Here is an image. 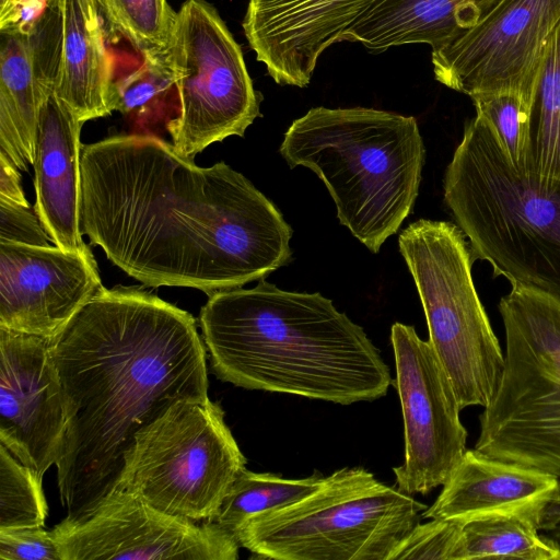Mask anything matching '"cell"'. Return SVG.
Masks as SVG:
<instances>
[{
    "label": "cell",
    "mask_w": 560,
    "mask_h": 560,
    "mask_svg": "<svg viewBox=\"0 0 560 560\" xmlns=\"http://www.w3.org/2000/svg\"><path fill=\"white\" fill-rule=\"evenodd\" d=\"M555 530H556L555 536H556L558 539H560V526H559L557 529H555Z\"/></svg>",
    "instance_id": "obj_34"
},
{
    "label": "cell",
    "mask_w": 560,
    "mask_h": 560,
    "mask_svg": "<svg viewBox=\"0 0 560 560\" xmlns=\"http://www.w3.org/2000/svg\"><path fill=\"white\" fill-rule=\"evenodd\" d=\"M58 8L61 33L56 94L83 122L107 116L115 110L116 80L98 2L59 0Z\"/></svg>",
    "instance_id": "obj_19"
},
{
    "label": "cell",
    "mask_w": 560,
    "mask_h": 560,
    "mask_svg": "<svg viewBox=\"0 0 560 560\" xmlns=\"http://www.w3.org/2000/svg\"><path fill=\"white\" fill-rule=\"evenodd\" d=\"M398 244L422 303L428 341L460 408L486 407L504 353L474 285L467 237L457 224L420 219L400 233Z\"/></svg>",
    "instance_id": "obj_8"
},
{
    "label": "cell",
    "mask_w": 560,
    "mask_h": 560,
    "mask_svg": "<svg viewBox=\"0 0 560 560\" xmlns=\"http://www.w3.org/2000/svg\"><path fill=\"white\" fill-rule=\"evenodd\" d=\"M509 515L533 522L540 530L560 526V478L537 469L466 450L424 518L466 522Z\"/></svg>",
    "instance_id": "obj_17"
},
{
    "label": "cell",
    "mask_w": 560,
    "mask_h": 560,
    "mask_svg": "<svg viewBox=\"0 0 560 560\" xmlns=\"http://www.w3.org/2000/svg\"><path fill=\"white\" fill-rule=\"evenodd\" d=\"M50 342L0 327V444L42 478L58 463L66 434Z\"/></svg>",
    "instance_id": "obj_14"
},
{
    "label": "cell",
    "mask_w": 560,
    "mask_h": 560,
    "mask_svg": "<svg viewBox=\"0 0 560 560\" xmlns=\"http://www.w3.org/2000/svg\"><path fill=\"white\" fill-rule=\"evenodd\" d=\"M462 522L430 518L416 525L397 545L388 560L441 559L454 560L460 535Z\"/></svg>",
    "instance_id": "obj_29"
},
{
    "label": "cell",
    "mask_w": 560,
    "mask_h": 560,
    "mask_svg": "<svg viewBox=\"0 0 560 560\" xmlns=\"http://www.w3.org/2000/svg\"><path fill=\"white\" fill-rule=\"evenodd\" d=\"M51 534L61 560H236L241 547L217 523L165 513L122 489Z\"/></svg>",
    "instance_id": "obj_12"
},
{
    "label": "cell",
    "mask_w": 560,
    "mask_h": 560,
    "mask_svg": "<svg viewBox=\"0 0 560 560\" xmlns=\"http://www.w3.org/2000/svg\"><path fill=\"white\" fill-rule=\"evenodd\" d=\"M102 287L91 249L0 242V327L52 338Z\"/></svg>",
    "instance_id": "obj_15"
},
{
    "label": "cell",
    "mask_w": 560,
    "mask_h": 560,
    "mask_svg": "<svg viewBox=\"0 0 560 560\" xmlns=\"http://www.w3.org/2000/svg\"><path fill=\"white\" fill-rule=\"evenodd\" d=\"M50 241L35 210L0 198V242L49 246Z\"/></svg>",
    "instance_id": "obj_31"
},
{
    "label": "cell",
    "mask_w": 560,
    "mask_h": 560,
    "mask_svg": "<svg viewBox=\"0 0 560 560\" xmlns=\"http://www.w3.org/2000/svg\"><path fill=\"white\" fill-rule=\"evenodd\" d=\"M325 479L317 470L305 478L290 479L245 468L229 490L213 523L235 536L252 516L302 500L318 489Z\"/></svg>",
    "instance_id": "obj_24"
},
{
    "label": "cell",
    "mask_w": 560,
    "mask_h": 560,
    "mask_svg": "<svg viewBox=\"0 0 560 560\" xmlns=\"http://www.w3.org/2000/svg\"><path fill=\"white\" fill-rule=\"evenodd\" d=\"M58 59L50 42L0 33V151L21 171L33 164L38 115Z\"/></svg>",
    "instance_id": "obj_20"
},
{
    "label": "cell",
    "mask_w": 560,
    "mask_h": 560,
    "mask_svg": "<svg viewBox=\"0 0 560 560\" xmlns=\"http://www.w3.org/2000/svg\"><path fill=\"white\" fill-rule=\"evenodd\" d=\"M425 509L365 468L345 467L302 500L252 516L235 538L257 559L388 560Z\"/></svg>",
    "instance_id": "obj_6"
},
{
    "label": "cell",
    "mask_w": 560,
    "mask_h": 560,
    "mask_svg": "<svg viewBox=\"0 0 560 560\" xmlns=\"http://www.w3.org/2000/svg\"><path fill=\"white\" fill-rule=\"evenodd\" d=\"M378 1L249 0L242 25L276 83L305 88L322 54Z\"/></svg>",
    "instance_id": "obj_16"
},
{
    "label": "cell",
    "mask_w": 560,
    "mask_h": 560,
    "mask_svg": "<svg viewBox=\"0 0 560 560\" xmlns=\"http://www.w3.org/2000/svg\"><path fill=\"white\" fill-rule=\"evenodd\" d=\"M0 198L31 207L22 189L19 168L2 151H0Z\"/></svg>",
    "instance_id": "obj_33"
},
{
    "label": "cell",
    "mask_w": 560,
    "mask_h": 560,
    "mask_svg": "<svg viewBox=\"0 0 560 560\" xmlns=\"http://www.w3.org/2000/svg\"><path fill=\"white\" fill-rule=\"evenodd\" d=\"M50 349L66 416L57 481L74 520L116 488L139 431L178 401L209 398L207 349L192 315L131 287H102Z\"/></svg>",
    "instance_id": "obj_2"
},
{
    "label": "cell",
    "mask_w": 560,
    "mask_h": 560,
    "mask_svg": "<svg viewBox=\"0 0 560 560\" xmlns=\"http://www.w3.org/2000/svg\"><path fill=\"white\" fill-rule=\"evenodd\" d=\"M0 560H61L51 530L44 527L0 529Z\"/></svg>",
    "instance_id": "obj_30"
},
{
    "label": "cell",
    "mask_w": 560,
    "mask_h": 560,
    "mask_svg": "<svg viewBox=\"0 0 560 560\" xmlns=\"http://www.w3.org/2000/svg\"><path fill=\"white\" fill-rule=\"evenodd\" d=\"M499 312L504 365L475 450L560 478V303L512 285Z\"/></svg>",
    "instance_id": "obj_7"
},
{
    "label": "cell",
    "mask_w": 560,
    "mask_h": 560,
    "mask_svg": "<svg viewBox=\"0 0 560 560\" xmlns=\"http://www.w3.org/2000/svg\"><path fill=\"white\" fill-rule=\"evenodd\" d=\"M199 322L213 372L237 387L351 405L394 383L363 328L320 293L261 280L212 293Z\"/></svg>",
    "instance_id": "obj_3"
},
{
    "label": "cell",
    "mask_w": 560,
    "mask_h": 560,
    "mask_svg": "<svg viewBox=\"0 0 560 560\" xmlns=\"http://www.w3.org/2000/svg\"><path fill=\"white\" fill-rule=\"evenodd\" d=\"M165 59L179 103L166 129L182 155L194 159L214 142L243 137L260 116L261 95L242 48L206 0L180 5Z\"/></svg>",
    "instance_id": "obj_10"
},
{
    "label": "cell",
    "mask_w": 560,
    "mask_h": 560,
    "mask_svg": "<svg viewBox=\"0 0 560 560\" xmlns=\"http://www.w3.org/2000/svg\"><path fill=\"white\" fill-rule=\"evenodd\" d=\"M58 1L59 0H49L50 4L54 7H58Z\"/></svg>",
    "instance_id": "obj_35"
},
{
    "label": "cell",
    "mask_w": 560,
    "mask_h": 560,
    "mask_svg": "<svg viewBox=\"0 0 560 560\" xmlns=\"http://www.w3.org/2000/svg\"><path fill=\"white\" fill-rule=\"evenodd\" d=\"M110 28L125 36L142 56L164 54L176 14L167 0H97Z\"/></svg>",
    "instance_id": "obj_25"
},
{
    "label": "cell",
    "mask_w": 560,
    "mask_h": 560,
    "mask_svg": "<svg viewBox=\"0 0 560 560\" xmlns=\"http://www.w3.org/2000/svg\"><path fill=\"white\" fill-rule=\"evenodd\" d=\"M500 0H380L342 37L374 52L427 44L435 50L472 27Z\"/></svg>",
    "instance_id": "obj_21"
},
{
    "label": "cell",
    "mask_w": 560,
    "mask_h": 560,
    "mask_svg": "<svg viewBox=\"0 0 560 560\" xmlns=\"http://www.w3.org/2000/svg\"><path fill=\"white\" fill-rule=\"evenodd\" d=\"M245 465L221 406L182 400L136 434L115 489L165 513L213 523Z\"/></svg>",
    "instance_id": "obj_9"
},
{
    "label": "cell",
    "mask_w": 560,
    "mask_h": 560,
    "mask_svg": "<svg viewBox=\"0 0 560 560\" xmlns=\"http://www.w3.org/2000/svg\"><path fill=\"white\" fill-rule=\"evenodd\" d=\"M530 521L495 515L462 522L454 560H560V545L539 534Z\"/></svg>",
    "instance_id": "obj_23"
},
{
    "label": "cell",
    "mask_w": 560,
    "mask_h": 560,
    "mask_svg": "<svg viewBox=\"0 0 560 560\" xmlns=\"http://www.w3.org/2000/svg\"><path fill=\"white\" fill-rule=\"evenodd\" d=\"M443 188L474 260L560 303V192L522 176L481 118L466 124Z\"/></svg>",
    "instance_id": "obj_5"
},
{
    "label": "cell",
    "mask_w": 560,
    "mask_h": 560,
    "mask_svg": "<svg viewBox=\"0 0 560 560\" xmlns=\"http://www.w3.org/2000/svg\"><path fill=\"white\" fill-rule=\"evenodd\" d=\"M390 341L405 438V460L393 468L396 487L427 494L443 486L462 459L467 431L452 382L430 342L401 323L392 326Z\"/></svg>",
    "instance_id": "obj_13"
},
{
    "label": "cell",
    "mask_w": 560,
    "mask_h": 560,
    "mask_svg": "<svg viewBox=\"0 0 560 560\" xmlns=\"http://www.w3.org/2000/svg\"><path fill=\"white\" fill-rule=\"evenodd\" d=\"M83 121L52 86L40 106L34 143V210L54 245L89 250L80 222Z\"/></svg>",
    "instance_id": "obj_18"
},
{
    "label": "cell",
    "mask_w": 560,
    "mask_h": 560,
    "mask_svg": "<svg viewBox=\"0 0 560 560\" xmlns=\"http://www.w3.org/2000/svg\"><path fill=\"white\" fill-rule=\"evenodd\" d=\"M49 5V0H0V33L30 34Z\"/></svg>",
    "instance_id": "obj_32"
},
{
    "label": "cell",
    "mask_w": 560,
    "mask_h": 560,
    "mask_svg": "<svg viewBox=\"0 0 560 560\" xmlns=\"http://www.w3.org/2000/svg\"><path fill=\"white\" fill-rule=\"evenodd\" d=\"M142 57L138 70L116 81L115 110L125 115L140 117L149 114L161 97L175 88L165 52Z\"/></svg>",
    "instance_id": "obj_28"
},
{
    "label": "cell",
    "mask_w": 560,
    "mask_h": 560,
    "mask_svg": "<svg viewBox=\"0 0 560 560\" xmlns=\"http://www.w3.org/2000/svg\"><path fill=\"white\" fill-rule=\"evenodd\" d=\"M43 478L0 444V529L44 527Z\"/></svg>",
    "instance_id": "obj_26"
},
{
    "label": "cell",
    "mask_w": 560,
    "mask_h": 560,
    "mask_svg": "<svg viewBox=\"0 0 560 560\" xmlns=\"http://www.w3.org/2000/svg\"><path fill=\"white\" fill-rule=\"evenodd\" d=\"M279 151L325 183L339 222L372 253L411 212L425 159L415 117L366 107L311 108Z\"/></svg>",
    "instance_id": "obj_4"
},
{
    "label": "cell",
    "mask_w": 560,
    "mask_h": 560,
    "mask_svg": "<svg viewBox=\"0 0 560 560\" xmlns=\"http://www.w3.org/2000/svg\"><path fill=\"white\" fill-rule=\"evenodd\" d=\"M560 0H500L472 27L431 50L435 79L469 97L515 93L534 103Z\"/></svg>",
    "instance_id": "obj_11"
},
{
    "label": "cell",
    "mask_w": 560,
    "mask_h": 560,
    "mask_svg": "<svg viewBox=\"0 0 560 560\" xmlns=\"http://www.w3.org/2000/svg\"><path fill=\"white\" fill-rule=\"evenodd\" d=\"M522 176L560 192V21L549 37L532 107L529 147Z\"/></svg>",
    "instance_id": "obj_22"
},
{
    "label": "cell",
    "mask_w": 560,
    "mask_h": 560,
    "mask_svg": "<svg viewBox=\"0 0 560 560\" xmlns=\"http://www.w3.org/2000/svg\"><path fill=\"white\" fill-rule=\"evenodd\" d=\"M476 116L494 133L513 167L523 174L526 165L532 105L515 93H485L470 97Z\"/></svg>",
    "instance_id": "obj_27"
},
{
    "label": "cell",
    "mask_w": 560,
    "mask_h": 560,
    "mask_svg": "<svg viewBox=\"0 0 560 560\" xmlns=\"http://www.w3.org/2000/svg\"><path fill=\"white\" fill-rule=\"evenodd\" d=\"M82 233L149 287L214 292L287 265L292 229L278 208L224 162L200 167L149 133L83 145Z\"/></svg>",
    "instance_id": "obj_1"
}]
</instances>
